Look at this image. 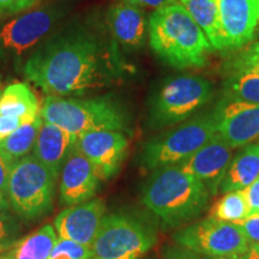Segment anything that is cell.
I'll return each mask as SVG.
<instances>
[{
  "instance_id": "obj_1",
  "label": "cell",
  "mask_w": 259,
  "mask_h": 259,
  "mask_svg": "<svg viewBox=\"0 0 259 259\" xmlns=\"http://www.w3.org/2000/svg\"><path fill=\"white\" fill-rule=\"evenodd\" d=\"M24 74L48 96L82 95L111 82L115 64L94 35L72 31L38 48L25 64Z\"/></svg>"
},
{
  "instance_id": "obj_2",
  "label": "cell",
  "mask_w": 259,
  "mask_h": 259,
  "mask_svg": "<svg viewBox=\"0 0 259 259\" xmlns=\"http://www.w3.org/2000/svg\"><path fill=\"white\" fill-rule=\"evenodd\" d=\"M148 35L155 54L178 70L204 67L213 51L204 31L178 2L155 10L148 19Z\"/></svg>"
},
{
  "instance_id": "obj_3",
  "label": "cell",
  "mask_w": 259,
  "mask_h": 259,
  "mask_svg": "<svg viewBox=\"0 0 259 259\" xmlns=\"http://www.w3.org/2000/svg\"><path fill=\"white\" fill-rule=\"evenodd\" d=\"M209 190L178 164L154 169L142 191V203L166 227H179L199 218L208 208Z\"/></svg>"
},
{
  "instance_id": "obj_4",
  "label": "cell",
  "mask_w": 259,
  "mask_h": 259,
  "mask_svg": "<svg viewBox=\"0 0 259 259\" xmlns=\"http://www.w3.org/2000/svg\"><path fill=\"white\" fill-rule=\"evenodd\" d=\"M40 114L44 120L59 126L73 138L102 130L122 131L127 125L121 107L108 97L47 96Z\"/></svg>"
},
{
  "instance_id": "obj_5",
  "label": "cell",
  "mask_w": 259,
  "mask_h": 259,
  "mask_svg": "<svg viewBox=\"0 0 259 259\" xmlns=\"http://www.w3.org/2000/svg\"><path fill=\"white\" fill-rule=\"evenodd\" d=\"M213 97L210 80L194 74L170 77L154 95L149 112L153 128L169 127L192 118Z\"/></svg>"
},
{
  "instance_id": "obj_6",
  "label": "cell",
  "mask_w": 259,
  "mask_h": 259,
  "mask_svg": "<svg viewBox=\"0 0 259 259\" xmlns=\"http://www.w3.org/2000/svg\"><path fill=\"white\" fill-rule=\"evenodd\" d=\"M218 135L213 112L197 115L155 136L144 144L142 164L154 170L180 164Z\"/></svg>"
},
{
  "instance_id": "obj_7",
  "label": "cell",
  "mask_w": 259,
  "mask_h": 259,
  "mask_svg": "<svg viewBox=\"0 0 259 259\" xmlns=\"http://www.w3.org/2000/svg\"><path fill=\"white\" fill-rule=\"evenodd\" d=\"M56 181L52 171L32 155L16 161L6 192L10 206L25 220L46 215L53 206Z\"/></svg>"
},
{
  "instance_id": "obj_8",
  "label": "cell",
  "mask_w": 259,
  "mask_h": 259,
  "mask_svg": "<svg viewBox=\"0 0 259 259\" xmlns=\"http://www.w3.org/2000/svg\"><path fill=\"white\" fill-rule=\"evenodd\" d=\"M156 242V232L127 213L103 218L92 245L93 259H139Z\"/></svg>"
},
{
  "instance_id": "obj_9",
  "label": "cell",
  "mask_w": 259,
  "mask_h": 259,
  "mask_svg": "<svg viewBox=\"0 0 259 259\" xmlns=\"http://www.w3.org/2000/svg\"><path fill=\"white\" fill-rule=\"evenodd\" d=\"M173 240L203 257L241 255L250 246L238 225L210 216L176 232Z\"/></svg>"
},
{
  "instance_id": "obj_10",
  "label": "cell",
  "mask_w": 259,
  "mask_h": 259,
  "mask_svg": "<svg viewBox=\"0 0 259 259\" xmlns=\"http://www.w3.org/2000/svg\"><path fill=\"white\" fill-rule=\"evenodd\" d=\"M74 148L88 158L101 180H108L120 169L128 149L121 131L102 130L78 136Z\"/></svg>"
},
{
  "instance_id": "obj_11",
  "label": "cell",
  "mask_w": 259,
  "mask_h": 259,
  "mask_svg": "<svg viewBox=\"0 0 259 259\" xmlns=\"http://www.w3.org/2000/svg\"><path fill=\"white\" fill-rule=\"evenodd\" d=\"M212 112L218 135L232 149L259 138V105L222 97Z\"/></svg>"
},
{
  "instance_id": "obj_12",
  "label": "cell",
  "mask_w": 259,
  "mask_h": 259,
  "mask_svg": "<svg viewBox=\"0 0 259 259\" xmlns=\"http://www.w3.org/2000/svg\"><path fill=\"white\" fill-rule=\"evenodd\" d=\"M59 19L57 10H32L0 27V53L19 57L37 45Z\"/></svg>"
},
{
  "instance_id": "obj_13",
  "label": "cell",
  "mask_w": 259,
  "mask_h": 259,
  "mask_svg": "<svg viewBox=\"0 0 259 259\" xmlns=\"http://www.w3.org/2000/svg\"><path fill=\"white\" fill-rule=\"evenodd\" d=\"M223 51H240L254 38L259 0H219Z\"/></svg>"
},
{
  "instance_id": "obj_14",
  "label": "cell",
  "mask_w": 259,
  "mask_h": 259,
  "mask_svg": "<svg viewBox=\"0 0 259 259\" xmlns=\"http://www.w3.org/2000/svg\"><path fill=\"white\" fill-rule=\"evenodd\" d=\"M233 150L216 135L204 147L178 166L189 176L202 181L211 196L220 192V186L233 158Z\"/></svg>"
},
{
  "instance_id": "obj_15",
  "label": "cell",
  "mask_w": 259,
  "mask_h": 259,
  "mask_svg": "<svg viewBox=\"0 0 259 259\" xmlns=\"http://www.w3.org/2000/svg\"><path fill=\"white\" fill-rule=\"evenodd\" d=\"M106 205L101 198H92L65 209L54 220L59 238L92 246L105 218Z\"/></svg>"
},
{
  "instance_id": "obj_16",
  "label": "cell",
  "mask_w": 259,
  "mask_h": 259,
  "mask_svg": "<svg viewBox=\"0 0 259 259\" xmlns=\"http://www.w3.org/2000/svg\"><path fill=\"white\" fill-rule=\"evenodd\" d=\"M59 196L63 205H76L95 196L100 179L88 158L76 148L71 149L60 171Z\"/></svg>"
},
{
  "instance_id": "obj_17",
  "label": "cell",
  "mask_w": 259,
  "mask_h": 259,
  "mask_svg": "<svg viewBox=\"0 0 259 259\" xmlns=\"http://www.w3.org/2000/svg\"><path fill=\"white\" fill-rule=\"evenodd\" d=\"M40 115L37 99L28 84L16 82L0 94V141Z\"/></svg>"
},
{
  "instance_id": "obj_18",
  "label": "cell",
  "mask_w": 259,
  "mask_h": 259,
  "mask_svg": "<svg viewBox=\"0 0 259 259\" xmlns=\"http://www.w3.org/2000/svg\"><path fill=\"white\" fill-rule=\"evenodd\" d=\"M107 23L113 37L126 51H138L144 46L148 21L141 8L122 2L112 5L107 14Z\"/></svg>"
},
{
  "instance_id": "obj_19",
  "label": "cell",
  "mask_w": 259,
  "mask_h": 259,
  "mask_svg": "<svg viewBox=\"0 0 259 259\" xmlns=\"http://www.w3.org/2000/svg\"><path fill=\"white\" fill-rule=\"evenodd\" d=\"M74 141L76 138L65 130L44 120L32 148V156L36 157L58 179Z\"/></svg>"
},
{
  "instance_id": "obj_20",
  "label": "cell",
  "mask_w": 259,
  "mask_h": 259,
  "mask_svg": "<svg viewBox=\"0 0 259 259\" xmlns=\"http://www.w3.org/2000/svg\"><path fill=\"white\" fill-rule=\"evenodd\" d=\"M259 178V143L245 145L232 158L228 170L223 178L220 192L242 191Z\"/></svg>"
},
{
  "instance_id": "obj_21",
  "label": "cell",
  "mask_w": 259,
  "mask_h": 259,
  "mask_svg": "<svg viewBox=\"0 0 259 259\" xmlns=\"http://www.w3.org/2000/svg\"><path fill=\"white\" fill-rule=\"evenodd\" d=\"M56 228L45 225L36 232L19 239L0 254L3 259H50L57 241Z\"/></svg>"
},
{
  "instance_id": "obj_22",
  "label": "cell",
  "mask_w": 259,
  "mask_h": 259,
  "mask_svg": "<svg viewBox=\"0 0 259 259\" xmlns=\"http://www.w3.org/2000/svg\"><path fill=\"white\" fill-rule=\"evenodd\" d=\"M208 37L213 51H223L219 19V0H179Z\"/></svg>"
},
{
  "instance_id": "obj_23",
  "label": "cell",
  "mask_w": 259,
  "mask_h": 259,
  "mask_svg": "<svg viewBox=\"0 0 259 259\" xmlns=\"http://www.w3.org/2000/svg\"><path fill=\"white\" fill-rule=\"evenodd\" d=\"M222 97L259 105V73L247 69H225Z\"/></svg>"
},
{
  "instance_id": "obj_24",
  "label": "cell",
  "mask_w": 259,
  "mask_h": 259,
  "mask_svg": "<svg viewBox=\"0 0 259 259\" xmlns=\"http://www.w3.org/2000/svg\"><path fill=\"white\" fill-rule=\"evenodd\" d=\"M42 121L44 119L40 114L35 120L22 125L15 132L0 141V151L14 162L27 156L32 151Z\"/></svg>"
},
{
  "instance_id": "obj_25",
  "label": "cell",
  "mask_w": 259,
  "mask_h": 259,
  "mask_svg": "<svg viewBox=\"0 0 259 259\" xmlns=\"http://www.w3.org/2000/svg\"><path fill=\"white\" fill-rule=\"evenodd\" d=\"M210 218L219 221L239 223L250 216L247 202L242 191H232L223 196L210 209Z\"/></svg>"
},
{
  "instance_id": "obj_26",
  "label": "cell",
  "mask_w": 259,
  "mask_h": 259,
  "mask_svg": "<svg viewBox=\"0 0 259 259\" xmlns=\"http://www.w3.org/2000/svg\"><path fill=\"white\" fill-rule=\"evenodd\" d=\"M50 259H93L92 246L58 238Z\"/></svg>"
},
{
  "instance_id": "obj_27",
  "label": "cell",
  "mask_w": 259,
  "mask_h": 259,
  "mask_svg": "<svg viewBox=\"0 0 259 259\" xmlns=\"http://www.w3.org/2000/svg\"><path fill=\"white\" fill-rule=\"evenodd\" d=\"M225 69H247L259 73V41L238 51L225 64Z\"/></svg>"
},
{
  "instance_id": "obj_28",
  "label": "cell",
  "mask_w": 259,
  "mask_h": 259,
  "mask_svg": "<svg viewBox=\"0 0 259 259\" xmlns=\"http://www.w3.org/2000/svg\"><path fill=\"white\" fill-rule=\"evenodd\" d=\"M21 226L14 216L0 210V254L9 250L18 240Z\"/></svg>"
},
{
  "instance_id": "obj_29",
  "label": "cell",
  "mask_w": 259,
  "mask_h": 259,
  "mask_svg": "<svg viewBox=\"0 0 259 259\" xmlns=\"http://www.w3.org/2000/svg\"><path fill=\"white\" fill-rule=\"evenodd\" d=\"M235 225L240 228L248 244H259V215H250L244 221Z\"/></svg>"
},
{
  "instance_id": "obj_30",
  "label": "cell",
  "mask_w": 259,
  "mask_h": 259,
  "mask_svg": "<svg viewBox=\"0 0 259 259\" xmlns=\"http://www.w3.org/2000/svg\"><path fill=\"white\" fill-rule=\"evenodd\" d=\"M40 0H0V16H10L30 9Z\"/></svg>"
},
{
  "instance_id": "obj_31",
  "label": "cell",
  "mask_w": 259,
  "mask_h": 259,
  "mask_svg": "<svg viewBox=\"0 0 259 259\" xmlns=\"http://www.w3.org/2000/svg\"><path fill=\"white\" fill-rule=\"evenodd\" d=\"M247 202L250 215H259V178H257L250 186L242 190Z\"/></svg>"
},
{
  "instance_id": "obj_32",
  "label": "cell",
  "mask_w": 259,
  "mask_h": 259,
  "mask_svg": "<svg viewBox=\"0 0 259 259\" xmlns=\"http://www.w3.org/2000/svg\"><path fill=\"white\" fill-rule=\"evenodd\" d=\"M14 163L15 162L11 158L0 151V192L2 193L6 194L8 192L10 173H11Z\"/></svg>"
},
{
  "instance_id": "obj_33",
  "label": "cell",
  "mask_w": 259,
  "mask_h": 259,
  "mask_svg": "<svg viewBox=\"0 0 259 259\" xmlns=\"http://www.w3.org/2000/svg\"><path fill=\"white\" fill-rule=\"evenodd\" d=\"M163 259H203L202 255L194 253L181 246H168L163 252Z\"/></svg>"
},
{
  "instance_id": "obj_34",
  "label": "cell",
  "mask_w": 259,
  "mask_h": 259,
  "mask_svg": "<svg viewBox=\"0 0 259 259\" xmlns=\"http://www.w3.org/2000/svg\"><path fill=\"white\" fill-rule=\"evenodd\" d=\"M120 2L138 6V8H150L157 10L174 4V3H177V0H120Z\"/></svg>"
},
{
  "instance_id": "obj_35",
  "label": "cell",
  "mask_w": 259,
  "mask_h": 259,
  "mask_svg": "<svg viewBox=\"0 0 259 259\" xmlns=\"http://www.w3.org/2000/svg\"><path fill=\"white\" fill-rule=\"evenodd\" d=\"M241 259H259V244H251L247 251L240 255Z\"/></svg>"
},
{
  "instance_id": "obj_36",
  "label": "cell",
  "mask_w": 259,
  "mask_h": 259,
  "mask_svg": "<svg viewBox=\"0 0 259 259\" xmlns=\"http://www.w3.org/2000/svg\"><path fill=\"white\" fill-rule=\"evenodd\" d=\"M10 208V202L5 193L0 192V210H8Z\"/></svg>"
},
{
  "instance_id": "obj_37",
  "label": "cell",
  "mask_w": 259,
  "mask_h": 259,
  "mask_svg": "<svg viewBox=\"0 0 259 259\" xmlns=\"http://www.w3.org/2000/svg\"><path fill=\"white\" fill-rule=\"evenodd\" d=\"M203 259H241V258L240 255H221V257H203Z\"/></svg>"
},
{
  "instance_id": "obj_38",
  "label": "cell",
  "mask_w": 259,
  "mask_h": 259,
  "mask_svg": "<svg viewBox=\"0 0 259 259\" xmlns=\"http://www.w3.org/2000/svg\"><path fill=\"white\" fill-rule=\"evenodd\" d=\"M0 259H3V258H2V257H0Z\"/></svg>"
}]
</instances>
